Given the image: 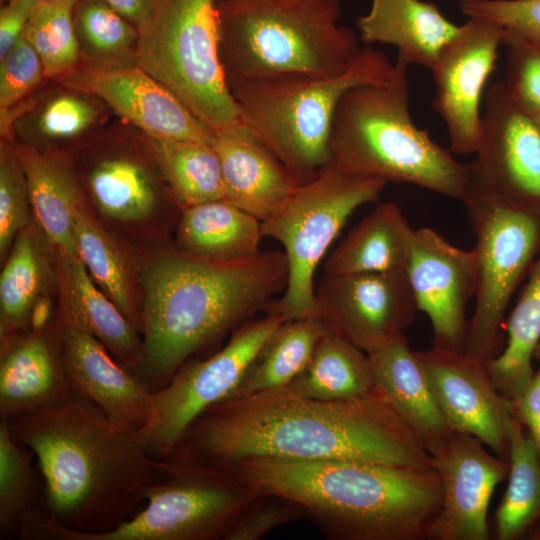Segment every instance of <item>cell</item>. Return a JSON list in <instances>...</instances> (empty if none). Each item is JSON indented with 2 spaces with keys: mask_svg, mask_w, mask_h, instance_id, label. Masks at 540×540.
<instances>
[{
  "mask_svg": "<svg viewBox=\"0 0 540 540\" xmlns=\"http://www.w3.org/2000/svg\"><path fill=\"white\" fill-rule=\"evenodd\" d=\"M213 469L251 458L432 466L418 437L375 388L325 401L279 388L224 398L198 415L175 446Z\"/></svg>",
  "mask_w": 540,
  "mask_h": 540,
  "instance_id": "6da1fadb",
  "label": "cell"
},
{
  "mask_svg": "<svg viewBox=\"0 0 540 540\" xmlns=\"http://www.w3.org/2000/svg\"><path fill=\"white\" fill-rule=\"evenodd\" d=\"M7 421L32 451L44 483L45 516L29 540H72L109 532L131 519L163 477L140 430L118 422L72 391Z\"/></svg>",
  "mask_w": 540,
  "mask_h": 540,
  "instance_id": "7a4b0ae2",
  "label": "cell"
},
{
  "mask_svg": "<svg viewBox=\"0 0 540 540\" xmlns=\"http://www.w3.org/2000/svg\"><path fill=\"white\" fill-rule=\"evenodd\" d=\"M284 252L224 262L164 250L141 270L143 354L134 375L153 393L193 355L220 340L285 289Z\"/></svg>",
  "mask_w": 540,
  "mask_h": 540,
  "instance_id": "3957f363",
  "label": "cell"
},
{
  "mask_svg": "<svg viewBox=\"0 0 540 540\" xmlns=\"http://www.w3.org/2000/svg\"><path fill=\"white\" fill-rule=\"evenodd\" d=\"M294 501L331 540H422L442 502L432 466L251 458L218 469Z\"/></svg>",
  "mask_w": 540,
  "mask_h": 540,
  "instance_id": "277c9868",
  "label": "cell"
},
{
  "mask_svg": "<svg viewBox=\"0 0 540 540\" xmlns=\"http://www.w3.org/2000/svg\"><path fill=\"white\" fill-rule=\"evenodd\" d=\"M408 65L398 56L388 80L342 95L331 124L332 163L354 178L410 183L460 200L467 164L412 121Z\"/></svg>",
  "mask_w": 540,
  "mask_h": 540,
  "instance_id": "5b68a950",
  "label": "cell"
},
{
  "mask_svg": "<svg viewBox=\"0 0 540 540\" xmlns=\"http://www.w3.org/2000/svg\"><path fill=\"white\" fill-rule=\"evenodd\" d=\"M220 13L229 87L281 74L336 77L361 50L354 31L339 24V0H221Z\"/></svg>",
  "mask_w": 540,
  "mask_h": 540,
  "instance_id": "8992f818",
  "label": "cell"
},
{
  "mask_svg": "<svg viewBox=\"0 0 540 540\" xmlns=\"http://www.w3.org/2000/svg\"><path fill=\"white\" fill-rule=\"evenodd\" d=\"M393 69L385 53L366 45L336 77L271 75L229 88L243 122L303 184L332 163L331 124L342 95L357 85L388 80Z\"/></svg>",
  "mask_w": 540,
  "mask_h": 540,
  "instance_id": "52a82bcc",
  "label": "cell"
},
{
  "mask_svg": "<svg viewBox=\"0 0 540 540\" xmlns=\"http://www.w3.org/2000/svg\"><path fill=\"white\" fill-rule=\"evenodd\" d=\"M221 0H150L137 65L217 132L243 122L220 58Z\"/></svg>",
  "mask_w": 540,
  "mask_h": 540,
  "instance_id": "ba28073f",
  "label": "cell"
},
{
  "mask_svg": "<svg viewBox=\"0 0 540 540\" xmlns=\"http://www.w3.org/2000/svg\"><path fill=\"white\" fill-rule=\"evenodd\" d=\"M386 183L351 177L331 163L262 222L263 236L283 245L288 267L284 293L267 311L286 321L319 316L314 287L318 264L352 213L377 201Z\"/></svg>",
  "mask_w": 540,
  "mask_h": 540,
  "instance_id": "9c48e42d",
  "label": "cell"
},
{
  "mask_svg": "<svg viewBox=\"0 0 540 540\" xmlns=\"http://www.w3.org/2000/svg\"><path fill=\"white\" fill-rule=\"evenodd\" d=\"M467 167L460 201L475 235L477 287L465 352L486 363L500 353L504 312L540 250V217L498 197Z\"/></svg>",
  "mask_w": 540,
  "mask_h": 540,
  "instance_id": "30bf717a",
  "label": "cell"
},
{
  "mask_svg": "<svg viewBox=\"0 0 540 540\" xmlns=\"http://www.w3.org/2000/svg\"><path fill=\"white\" fill-rule=\"evenodd\" d=\"M163 477L149 486L131 519L100 534L72 540H223L257 495L234 477L175 447L161 458Z\"/></svg>",
  "mask_w": 540,
  "mask_h": 540,
  "instance_id": "8fae6325",
  "label": "cell"
},
{
  "mask_svg": "<svg viewBox=\"0 0 540 540\" xmlns=\"http://www.w3.org/2000/svg\"><path fill=\"white\" fill-rule=\"evenodd\" d=\"M284 321L282 315L267 311L264 317L241 324L221 350L205 360L187 362L165 387L153 393L154 419L140 431L152 457L169 454L200 413L235 389Z\"/></svg>",
  "mask_w": 540,
  "mask_h": 540,
  "instance_id": "7c38bea8",
  "label": "cell"
},
{
  "mask_svg": "<svg viewBox=\"0 0 540 540\" xmlns=\"http://www.w3.org/2000/svg\"><path fill=\"white\" fill-rule=\"evenodd\" d=\"M316 301L328 328L366 353L403 333L418 311L406 269L324 274Z\"/></svg>",
  "mask_w": 540,
  "mask_h": 540,
  "instance_id": "4fadbf2b",
  "label": "cell"
},
{
  "mask_svg": "<svg viewBox=\"0 0 540 540\" xmlns=\"http://www.w3.org/2000/svg\"><path fill=\"white\" fill-rule=\"evenodd\" d=\"M503 28L470 17L441 50L431 69L435 81L433 109L443 119L450 150L476 153L482 136L480 104L484 86L495 69Z\"/></svg>",
  "mask_w": 540,
  "mask_h": 540,
  "instance_id": "5bb4252c",
  "label": "cell"
},
{
  "mask_svg": "<svg viewBox=\"0 0 540 540\" xmlns=\"http://www.w3.org/2000/svg\"><path fill=\"white\" fill-rule=\"evenodd\" d=\"M472 172L498 197L540 217V132L508 97L503 81L486 94Z\"/></svg>",
  "mask_w": 540,
  "mask_h": 540,
  "instance_id": "9a60e30c",
  "label": "cell"
},
{
  "mask_svg": "<svg viewBox=\"0 0 540 540\" xmlns=\"http://www.w3.org/2000/svg\"><path fill=\"white\" fill-rule=\"evenodd\" d=\"M57 81L101 100L147 137L212 144L214 132L138 65L99 66L82 61Z\"/></svg>",
  "mask_w": 540,
  "mask_h": 540,
  "instance_id": "2e32d148",
  "label": "cell"
},
{
  "mask_svg": "<svg viewBox=\"0 0 540 540\" xmlns=\"http://www.w3.org/2000/svg\"><path fill=\"white\" fill-rule=\"evenodd\" d=\"M406 273L419 311L433 329V346L465 351L466 307L477 287L474 250H462L432 228L414 229Z\"/></svg>",
  "mask_w": 540,
  "mask_h": 540,
  "instance_id": "e0dca14e",
  "label": "cell"
},
{
  "mask_svg": "<svg viewBox=\"0 0 540 540\" xmlns=\"http://www.w3.org/2000/svg\"><path fill=\"white\" fill-rule=\"evenodd\" d=\"M416 353L449 428L477 437L508 461L515 405L496 389L485 363L465 351L434 346Z\"/></svg>",
  "mask_w": 540,
  "mask_h": 540,
  "instance_id": "ac0fdd59",
  "label": "cell"
},
{
  "mask_svg": "<svg viewBox=\"0 0 540 540\" xmlns=\"http://www.w3.org/2000/svg\"><path fill=\"white\" fill-rule=\"evenodd\" d=\"M477 437L452 431L431 455L442 502L429 530L432 540H488V507L496 486L509 474V461L491 455Z\"/></svg>",
  "mask_w": 540,
  "mask_h": 540,
  "instance_id": "d6986e66",
  "label": "cell"
},
{
  "mask_svg": "<svg viewBox=\"0 0 540 540\" xmlns=\"http://www.w3.org/2000/svg\"><path fill=\"white\" fill-rule=\"evenodd\" d=\"M96 148L88 153L82 173L77 174L86 197L104 219L133 229L163 215L166 209L181 210L154 155L148 160L121 144Z\"/></svg>",
  "mask_w": 540,
  "mask_h": 540,
  "instance_id": "ffe728a7",
  "label": "cell"
},
{
  "mask_svg": "<svg viewBox=\"0 0 540 540\" xmlns=\"http://www.w3.org/2000/svg\"><path fill=\"white\" fill-rule=\"evenodd\" d=\"M72 391L110 418L142 430L154 419L153 392L95 337L54 322Z\"/></svg>",
  "mask_w": 540,
  "mask_h": 540,
  "instance_id": "44dd1931",
  "label": "cell"
},
{
  "mask_svg": "<svg viewBox=\"0 0 540 540\" xmlns=\"http://www.w3.org/2000/svg\"><path fill=\"white\" fill-rule=\"evenodd\" d=\"M224 199L258 218L273 216L301 185L244 122L214 132Z\"/></svg>",
  "mask_w": 540,
  "mask_h": 540,
  "instance_id": "7402d4cb",
  "label": "cell"
},
{
  "mask_svg": "<svg viewBox=\"0 0 540 540\" xmlns=\"http://www.w3.org/2000/svg\"><path fill=\"white\" fill-rule=\"evenodd\" d=\"M59 289L54 322L86 332L99 340L134 373L143 354V339L90 276L78 254L51 252Z\"/></svg>",
  "mask_w": 540,
  "mask_h": 540,
  "instance_id": "603a6c76",
  "label": "cell"
},
{
  "mask_svg": "<svg viewBox=\"0 0 540 540\" xmlns=\"http://www.w3.org/2000/svg\"><path fill=\"white\" fill-rule=\"evenodd\" d=\"M375 388L432 455L452 433L431 388L425 368L403 333L367 353Z\"/></svg>",
  "mask_w": 540,
  "mask_h": 540,
  "instance_id": "cb8c5ba5",
  "label": "cell"
},
{
  "mask_svg": "<svg viewBox=\"0 0 540 540\" xmlns=\"http://www.w3.org/2000/svg\"><path fill=\"white\" fill-rule=\"evenodd\" d=\"M71 392L54 321L44 331L29 330L1 346L0 419L50 405Z\"/></svg>",
  "mask_w": 540,
  "mask_h": 540,
  "instance_id": "d4e9b609",
  "label": "cell"
},
{
  "mask_svg": "<svg viewBox=\"0 0 540 540\" xmlns=\"http://www.w3.org/2000/svg\"><path fill=\"white\" fill-rule=\"evenodd\" d=\"M33 216L51 252L78 254L73 236L76 208L87 199L73 158L57 147L16 143Z\"/></svg>",
  "mask_w": 540,
  "mask_h": 540,
  "instance_id": "484cf974",
  "label": "cell"
},
{
  "mask_svg": "<svg viewBox=\"0 0 540 540\" xmlns=\"http://www.w3.org/2000/svg\"><path fill=\"white\" fill-rule=\"evenodd\" d=\"M356 24L365 44L393 45L408 64L430 70L460 29L436 5L422 0H371L369 12Z\"/></svg>",
  "mask_w": 540,
  "mask_h": 540,
  "instance_id": "4316f807",
  "label": "cell"
},
{
  "mask_svg": "<svg viewBox=\"0 0 540 540\" xmlns=\"http://www.w3.org/2000/svg\"><path fill=\"white\" fill-rule=\"evenodd\" d=\"M73 236L76 251L96 285L142 333L141 273L124 246L100 223L88 199L74 211Z\"/></svg>",
  "mask_w": 540,
  "mask_h": 540,
  "instance_id": "83f0119b",
  "label": "cell"
},
{
  "mask_svg": "<svg viewBox=\"0 0 540 540\" xmlns=\"http://www.w3.org/2000/svg\"><path fill=\"white\" fill-rule=\"evenodd\" d=\"M263 237L258 218L223 199L183 209L176 225L178 249L224 262L255 258Z\"/></svg>",
  "mask_w": 540,
  "mask_h": 540,
  "instance_id": "f1b7e54d",
  "label": "cell"
},
{
  "mask_svg": "<svg viewBox=\"0 0 540 540\" xmlns=\"http://www.w3.org/2000/svg\"><path fill=\"white\" fill-rule=\"evenodd\" d=\"M413 232L398 205L378 204L331 252L324 264V274L406 269Z\"/></svg>",
  "mask_w": 540,
  "mask_h": 540,
  "instance_id": "f546056e",
  "label": "cell"
},
{
  "mask_svg": "<svg viewBox=\"0 0 540 540\" xmlns=\"http://www.w3.org/2000/svg\"><path fill=\"white\" fill-rule=\"evenodd\" d=\"M51 251L33 218L16 237L0 276V343L29 331V317L42 295Z\"/></svg>",
  "mask_w": 540,
  "mask_h": 540,
  "instance_id": "4dcf8cb0",
  "label": "cell"
},
{
  "mask_svg": "<svg viewBox=\"0 0 540 540\" xmlns=\"http://www.w3.org/2000/svg\"><path fill=\"white\" fill-rule=\"evenodd\" d=\"M286 388L307 398L342 401L373 392L375 383L367 353L328 329L307 366Z\"/></svg>",
  "mask_w": 540,
  "mask_h": 540,
  "instance_id": "1f68e13d",
  "label": "cell"
},
{
  "mask_svg": "<svg viewBox=\"0 0 540 540\" xmlns=\"http://www.w3.org/2000/svg\"><path fill=\"white\" fill-rule=\"evenodd\" d=\"M328 329L319 316L281 323L225 398H242L288 386L307 366Z\"/></svg>",
  "mask_w": 540,
  "mask_h": 540,
  "instance_id": "d6a6232c",
  "label": "cell"
},
{
  "mask_svg": "<svg viewBox=\"0 0 540 540\" xmlns=\"http://www.w3.org/2000/svg\"><path fill=\"white\" fill-rule=\"evenodd\" d=\"M34 454L17 442L0 419V539L28 540L45 515L44 483Z\"/></svg>",
  "mask_w": 540,
  "mask_h": 540,
  "instance_id": "836d02e7",
  "label": "cell"
},
{
  "mask_svg": "<svg viewBox=\"0 0 540 540\" xmlns=\"http://www.w3.org/2000/svg\"><path fill=\"white\" fill-rule=\"evenodd\" d=\"M539 344L540 253L510 314L506 346L485 363L496 389L512 402L520 398L535 374L531 361Z\"/></svg>",
  "mask_w": 540,
  "mask_h": 540,
  "instance_id": "e575fe53",
  "label": "cell"
},
{
  "mask_svg": "<svg viewBox=\"0 0 540 540\" xmlns=\"http://www.w3.org/2000/svg\"><path fill=\"white\" fill-rule=\"evenodd\" d=\"M147 140L181 210L224 199L221 164L212 144L151 137Z\"/></svg>",
  "mask_w": 540,
  "mask_h": 540,
  "instance_id": "d590c367",
  "label": "cell"
},
{
  "mask_svg": "<svg viewBox=\"0 0 540 540\" xmlns=\"http://www.w3.org/2000/svg\"><path fill=\"white\" fill-rule=\"evenodd\" d=\"M509 481L495 515L499 540H515L540 519V457L517 415L509 430Z\"/></svg>",
  "mask_w": 540,
  "mask_h": 540,
  "instance_id": "8d00e7d4",
  "label": "cell"
},
{
  "mask_svg": "<svg viewBox=\"0 0 540 540\" xmlns=\"http://www.w3.org/2000/svg\"><path fill=\"white\" fill-rule=\"evenodd\" d=\"M74 28L83 62L99 66L137 65V27L104 0H78Z\"/></svg>",
  "mask_w": 540,
  "mask_h": 540,
  "instance_id": "74e56055",
  "label": "cell"
},
{
  "mask_svg": "<svg viewBox=\"0 0 540 540\" xmlns=\"http://www.w3.org/2000/svg\"><path fill=\"white\" fill-rule=\"evenodd\" d=\"M78 0H49L38 3L23 31L34 48L45 75L59 79L82 62L74 28V10Z\"/></svg>",
  "mask_w": 540,
  "mask_h": 540,
  "instance_id": "f35d334b",
  "label": "cell"
},
{
  "mask_svg": "<svg viewBox=\"0 0 540 540\" xmlns=\"http://www.w3.org/2000/svg\"><path fill=\"white\" fill-rule=\"evenodd\" d=\"M31 208L26 176L12 137L0 143V255L1 260L30 223Z\"/></svg>",
  "mask_w": 540,
  "mask_h": 540,
  "instance_id": "ab89813d",
  "label": "cell"
},
{
  "mask_svg": "<svg viewBox=\"0 0 540 540\" xmlns=\"http://www.w3.org/2000/svg\"><path fill=\"white\" fill-rule=\"evenodd\" d=\"M45 101L32 116V128L45 140H71L83 136L98 124L99 105L95 97L66 88Z\"/></svg>",
  "mask_w": 540,
  "mask_h": 540,
  "instance_id": "60d3db41",
  "label": "cell"
},
{
  "mask_svg": "<svg viewBox=\"0 0 540 540\" xmlns=\"http://www.w3.org/2000/svg\"><path fill=\"white\" fill-rule=\"evenodd\" d=\"M502 44L507 48V73L503 82L508 97L528 115L539 113L540 44L506 30Z\"/></svg>",
  "mask_w": 540,
  "mask_h": 540,
  "instance_id": "b9f144b4",
  "label": "cell"
},
{
  "mask_svg": "<svg viewBox=\"0 0 540 540\" xmlns=\"http://www.w3.org/2000/svg\"><path fill=\"white\" fill-rule=\"evenodd\" d=\"M46 77L34 48L21 36L0 58V113L11 110Z\"/></svg>",
  "mask_w": 540,
  "mask_h": 540,
  "instance_id": "7bdbcfd3",
  "label": "cell"
},
{
  "mask_svg": "<svg viewBox=\"0 0 540 540\" xmlns=\"http://www.w3.org/2000/svg\"><path fill=\"white\" fill-rule=\"evenodd\" d=\"M306 518L302 506L287 498L259 495L239 514L223 540H258L270 531Z\"/></svg>",
  "mask_w": 540,
  "mask_h": 540,
  "instance_id": "ee69618b",
  "label": "cell"
},
{
  "mask_svg": "<svg viewBox=\"0 0 540 540\" xmlns=\"http://www.w3.org/2000/svg\"><path fill=\"white\" fill-rule=\"evenodd\" d=\"M468 18H482L540 44V0H460Z\"/></svg>",
  "mask_w": 540,
  "mask_h": 540,
  "instance_id": "f6af8a7d",
  "label": "cell"
},
{
  "mask_svg": "<svg viewBox=\"0 0 540 540\" xmlns=\"http://www.w3.org/2000/svg\"><path fill=\"white\" fill-rule=\"evenodd\" d=\"M38 3L32 0H9L0 10V58L23 35L27 21Z\"/></svg>",
  "mask_w": 540,
  "mask_h": 540,
  "instance_id": "bcb514c9",
  "label": "cell"
},
{
  "mask_svg": "<svg viewBox=\"0 0 540 540\" xmlns=\"http://www.w3.org/2000/svg\"><path fill=\"white\" fill-rule=\"evenodd\" d=\"M536 352L540 353V344ZM514 405L517 417L527 427L540 457V369Z\"/></svg>",
  "mask_w": 540,
  "mask_h": 540,
  "instance_id": "7dc6e473",
  "label": "cell"
},
{
  "mask_svg": "<svg viewBox=\"0 0 540 540\" xmlns=\"http://www.w3.org/2000/svg\"><path fill=\"white\" fill-rule=\"evenodd\" d=\"M137 28L143 22L150 0H104Z\"/></svg>",
  "mask_w": 540,
  "mask_h": 540,
  "instance_id": "c3c4849f",
  "label": "cell"
},
{
  "mask_svg": "<svg viewBox=\"0 0 540 540\" xmlns=\"http://www.w3.org/2000/svg\"><path fill=\"white\" fill-rule=\"evenodd\" d=\"M52 302L48 296L41 295L34 303L29 317V330L34 332L44 331L51 326Z\"/></svg>",
  "mask_w": 540,
  "mask_h": 540,
  "instance_id": "681fc988",
  "label": "cell"
},
{
  "mask_svg": "<svg viewBox=\"0 0 540 540\" xmlns=\"http://www.w3.org/2000/svg\"><path fill=\"white\" fill-rule=\"evenodd\" d=\"M529 536H530L529 538L532 540H540V519L530 530Z\"/></svg>",
  "mask_w": 540,
  "mask_h": 540,
  "instance_id": "f907efd6",
  "label": "cell"
},
{
  "mask_svg": "<svg viewBox=\"0 0 540 540\" xmlns=\"http://www.w3.org/2000/svg\"><path fill=\"white\" fill-rule=\"evenodd\" d=\"M532 120L534 121L536 127L538 128L539 132H540V112L539 113H536V114H533V115H530Z\"/></svg>",
  "mask_w": 540,
  "mask_h": 540,
  "instance_id": "816d5d0a",
  "label": "cell"
},
{
  "mask_svg": "<svg viewBox=\"0 0 540 540\" xmlns=\"http://www.w3.org/2000/svg\"><path fill=\"white\" fill-rule=\"evenodd\" d=\"M6 1H9V0H1L2 3L6 2ZM36 3H40V2H44V1H49V0H32Z\"/></svg>",
  "mask_w": 540,
  "mask_h": 540,
  "instance_id": "f5cc1de1",
  "label": "cell"
}]
</instances>
